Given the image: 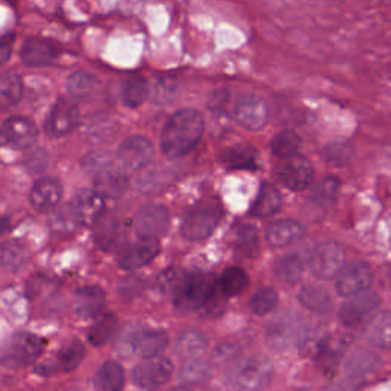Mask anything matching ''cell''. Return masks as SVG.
I'll return each instance as SVG.
<instances>
[{
    "label": "cell",
    "mask_w": 391,
    "mask_h": 391,
    "mask_svg": "<svg viewBox=\"0 0 391 391\" xmlns=\"http://www.w3.org/2000/svg\"><path fill=\"white\" fill-rule=\"evenodd\" d=\"M205 130L204 116L194 109H183L174 114L161 133V150L167 158L176 159L188 155Z\"/></svg>",
    "instance_id": "cell-1"
},
{
    "label": "cell",
    "mask_w": 391,
    "mask_h": 391,
    "mask_svg": "<svg viewBox=\"0 0 391 391\" xmlns=\"http://www.w3.org/2000/svg\"><path fill=\"white\" fill-rule=\"evenodd\" d=\"M273 364L265 355H252L234 364L228 382L234 391H263L270 381Z\"/></svg>",
    "instance_id": "cell-2"
},
{
    "label": "cell",
    "mask_w": 391,
    "mask_h": 391,
    "mask_svg": "<svg viewBox=\"0 0 391 391\" xmlns=\"http://www.w3.org/2000/svg\"><path fill=\"white\" fill-rule=\"evenodd\" d=\"M222 217L220 206L211 201L194 204L183 215L181 233L188 240H204L208 238L217 227Z\"/></svg>",
    "instance_id": "cell-3"
},
{
    "label": "cell",
    "mask_w": 391,
    "mask_h": 391,
    "mask_svg": "<svg viewBox=\"0 0 391 391\" xmlns=\"http://www.w3.org/2000/svg\"><path fill=\"white\" fill-rule=\"evenodd\" d=\"M45 341L33 333H15L0 350V364L8 369H22L33 364L42 355Z\"/></svg>",
    "instance_id": "cell-4"
},
{
    "label": "cell",
    "mask_w": 391,
    "mask_h": 391,
    "mask_svg": "<svg viewBox=\"0 0 391 391\" xmlns=\"http://www.w3.org/2000/svg\"><path fill=\"white\" fill-rule=\"evenodd\" d=\"M214 292V280L210 274L199 273L188 275L182 291L174 297V305L182 312H193L211 301Z\"/></svg>",
    "instance_id": "cell-5"
},
{
    "label": "cell",
    "mask_w": 391,
    "mask_h": 391,
    "mask_svg": "<svg viewBox=\"0 0 391 391\" xmlns=\"http://www.w3.org/2000/svg\"><path fill=\"white\" fill-rule=\"evenodd\" d=\"M174 367L170 359L162 356L144 358L137 367L133 369V382L139 388L147 391H155L159 387L165 385L173 376Z\"/></svg>",
    "instance_id": "cell-6"
},
{
    "label": "cell",
    "mask_w": 391,
    "mask_h": 391,
    "mask_svg": "<svg viewBox=\"0 0 391 391\" xmlns=\"http://www.w3.org/2000/svg\"><path fill=\"white\" fill-rule=\"evenodd\" d=\"M346 254L337 242L318 245L309 257V268L320 280H332L344 268Z\"/></svg>",
    "instance_id": "cell-7"
},
{
    "label": "cell",
    "mask_w": 391,
    "mask_h": 391,
    "mask_svg": "<svg viewBox=\"0 0 391 391\" xmlns=\"http://www.w3.org/2000/svg\"><path fill=\"white\" fill-rule=\"evenodd\" d=\"M300 337V320L291 310L277 314L269 321L266 329V342L275 352L291 348Z\"/></svg>",
    "instance_id": "cell-8"
},
{
    "label": "cell",
    "mask_w": 391,
    "mask_h": 391,
    "mask_svg": "<svg viewBox=\"0 0 391 391\" xmlns=\"http://www.w3.org/2000/svg\"><path fill=\"white\" fill-rule=\"evenodd\" d=\"M38 129L33 119L25 116H11L0 125V144L15 150H26L36 144Z\"/></svg>",
    "instance_id": "cell-9"
},
{
    "label": "cell",
    "mask_w": 391,
    "mask_h": 391,
    "mask_svg": "<svg viewBox=\"0 0 391 391\" xmlns=\"http://www.w3.org/2000/svg\"><path fill=\"white\" fill-rule=\"evenodd\" d=\"M133 227L138 237L158 238L167 233L170 227V213L162 205L148 204L144 205L135 214Z\"/></svg>",
    "instance_id": "cell-10"
},
{
    "label": "cell",
    "mask_w": 391,
    "mask_h": 391,
    "mask_svg": "<svg viewBox=\"0 0 391 391\" xmlns=\"http://www.w3.org/2000/svg\"><path fill=\"white\" fill-rule=\"evenodd\" d=\"M381 305V297L376 292L362 291L350 295L348 300L339 309V320L347 327H356L370 318Z\"/></svg>",
    "instance_id": "cell-11"
},
{
    "label": "cell",
    "mask_w": 391,
    "mask_h": 391,
    "mask_svg": "<svg viewBox=\"0 0 391 391\" xmlns=\"http://www.w3.org/2000/svg\"><path fill=\"white\" fill-rule=\"evenodd\" d=\"M79 124V110L74 100L61 98L52 106L46 118L45 130L52 138H61Z\"/></svg>",
    "instance_id": "cell-12"
},
{
    "label": "cell",
    "mask_w": 391,
    "mask_h": 391,
    "mask_svg": "<svg viewBox=\"0 0 391 391\" xmlns=\"http://www.w3.org/2000/svg\"><path fill=\"white\" fill-rule=\"evenodd\" d=\"M236 121L248 130H260L269 119V107L259 95H243L234 105Z\"/></svg>",
    "instance_id": "cell-13"
},
{
    "label": "cell",
    "mask_w": 391,
    "mask_h": 391,
    "mask_svg": "<svg viewBox=\"0 0 391 391\" xmlns=\"http://www.w3.org/2000/svg\"><path fill=\"white\" fill-rule=\"evenodd\" d=\"M161 251V245L156 238L138 237L135 242L124 245L118 252L119 266L127 270H135L148 265Z\"/></svg>",
    "instance_id": "cell-14"
},
{
    "label": "cell",
    "mask_w": 391,
    "mask_h": 391,
    "mask_svg": "<svg viewBox=\"0 0 391 391\" xmlns=\"http://www.w3.org/2000/svg\"><path fill=\"white\" fill-rule=\"evenodd\" d=\"M277 178L286 188L293 191L306 190L314 179V167L306 158L295 155L283 159L277 169Z\"/></svg>",
    "instance_id": "cell-15"
},
{
    "label": "cell",
    "mask_w": 391,
    "mask_h": 391,
    "mask_svg": "<svg viewBox=\"0 0 391 391\" xmlns=\"http://www.w3.org/2000/svg\"><path fill=\"white\" fill-rule=\"evenodd\" d=\"M155 155L151 141L141 135L127 138L118 148V159L127 170L138 171L150 164Z\"/></svg>",
    "instance_id": "cell-16"
},
{
    "label": "cell",
    "mask_w": 391,
    "mask_h": 391,
    "mask_svg": "<svg viewBox=\"0 0 391 391\" xmlns=\"http://www.w3.org/2000/svg\"><path fill=\"white\" fill-rule=\"evenodd\" d=\"M69 210L78 225H95L105 213V199L95 190H82L72 199Z\"/></svg>",
    "instance_id": "cell-17"
},
{
    "label": "cell",
    "mask_w": 391,
    "mask_h": 391,
    "mask_svg": "<svg viewBox=\"0 0 391 391\" xmlns=\"http://www.w3.org/2000/svg\"><path fill=\"white\" fill-rule=\"evenodd\" d=\"M337 277V284H335L337 292L341 297H350V295L367 291V287L371 284L373 273L367 263L353 261L342 268Z\"/></svg>",
    "instance_id": "cell-18"
},
{
    "label": "cell",
    "mask_w": 391,
    "mask_h": 391,
    "mask_svg": "<svg viewBox=\"0 0 391 391\" xmlns=\"http://www.w3.org/2000/svg\"><path fill=\"white\" fill-rule=\"evenodd\" d=\"M60 57V47L52 40L31 37L22 46L20 59L23 65L31 68H46L54 65Z\"/></svg>",
    "instance_id": "cell-19"
},
{
    "label": "cell",
    "mask_w": 391,
    "mask_h": 391,
    "mask_svg": "<svg viewBox=\"0 0 391 391\" xmlns=\"http://www.w3.org/2000/svg\"><path fill=\"white\" fill-rule=\"evenodd\" d=\"M63 197L61 183L54 178L38 179L31 190L29 201L37 211H51Z\"/></svg>",
    "instance_id": "cell-20"
},
{
    "label": "cell",
    "mask_w": 391,
    "mask_h": 391,
    "mask_svg": "<svg viewBox=\"0 0 391 391\" xmlns=\"http://www.w3.org/2000/svg\"><path fill=\"white\" fill-rule=\"evenodd\" d=\"M95 191L105 199H119L125 194L129 188V179L125 173L118 169L116 165H112L101 173L95 174Z\"/></svg>",
    "instance_id": "cell-21"
},
{
    "label": "cell",
    "mask_w": 391,
    "mask_h": 391,
    "mask_svg": "<svg viewBox=\"0 0 391 391\" xmlns=\"http://www.w3.org/2000/svg\"><path fill=\"white\" fill-rule=\"evenodd\" d=\"M169 346V337L164 330L147 329L142 324L138 325L137 337H135L133 353L139 358H151L158 356L164 352L165 347Z\"/></svg>",
    "instance_id": "cell-22"
},
{
    "label": "cell",
    "mask_w": 391,
    "mask_h": 391,
    "mask_svg": "<svg viewBox=\"0 0 391 391\" xmlns=\"http://www.w3.org/2000/svg\"><path fill=\"white\" fill-rule=\"evenodd\" d=\"M75 310L79 316L92 318L100 315L106 305V293L98 286H86L75 292Z\"/></svg>",
    "instance_id": "cell-23"
},
{
    "label": "cell",
    "mask_w": 391,
    "mask_h": 391,
    "mask_svg": "<svg viewBox=\"0 0 391 391\" xmlns=\"http://www.w3.org/2000/svg\"><path fill=\"white\" fill-rule=\"evenodd\" d=\"M302 234H305V227L292 219H283L270 223L266 231L268 242L273 246H280V248L297 242Z\"/></svg>",
    "instance_id": "cell-24"
},
{
    "label": "cell",
    "mask_w": 391,
    "mask_h": 391,
    "mask_svg": "<svg viewBox=\"0 0 391 391\" xmlns=\"http://www.w3.org/2000/svg\"><path fill=\"white\" fill-rule=\"evenodd\" d=\"M208 348V338L206 335L201 330L196 329H188L182 332L176 342H174V353L181 359H193L199 358L205 350Z\"/></svg>",
    "instance_id": "cell-25"
},
{
    "label": "cell",
    "mask_w": 391,
    "mask_h": 391,
    "mask_svg": "<svg viewBox=\"0 0 391 391\" xmlns=\"http://www.w3.org/2000/svg\"><path fill=\"white\" fill-rule=\"evenodd\" d=\"M116 123L107 116H92L82 127V137L89 144H105L115 137Z\"/></svg>",
    "instance_id": "cell-26"
},
{
    "label": "cell",
    "mask_w": 391,
    "mask_h": 391,
    "mask_svg": "<svg viewBox=\"0 0 391 391\" xmlns=\"http://www.w3.org/2000/svg\"><path fill=\"white\" fill-rule=\"evenodd\" d=\"M298 301L306 309L312 310L315 314H329L332 310V297L324 287L316 284L302 286L298 292Z\"/></svg>",
    "instance_id": "cell-27"
},
{
    "label": "cell",
    "mask_w": 391,
    "mask_h": 391,
    "mask_svg": "<svg viewBox=\"0 0 391 391\" xmlns=\"http://www.w3.org/2000/svg\"><path fill=\"white\" fill-rule=\"evenodd\" d=\"M282 206V196L278 193V190L269 183H263L257 197H255L254 205L251 208L252 215L255 217H270L274 215Z\"/></svg>",
    "instance_id": "cell-28"
},
{
    "label": "cell",
    "mask_w": 391,
    "mask_h": 391,
    "mask_svg": "<svg viewBox=\"0 0 391 391\" xmlns=\"http://www.w3.org/2000/svg\"><path fill=\"white\" fill-rule=\"evenodd\" d=\"M274 273L277 280L284 284H295L305 273V259L298 254H287L275 261Z\"/></svg>",
    "instance_id": "cell-29"
},
{
    "label": "cell",
    "mask_w": 391,
    "mask_h": 391,
    "mask_svg": "<svg viewBox=\"0 0 391 391\" xmlns=\"http://www.w3.org/2000/svg\"><path fill=\"white\" fill-rule=\"evenodd\" d=\"M124 370L118 362H105L95 373V391H121Z\"/></svg>",
    "instance_id": "cell-30"
},
{
    "label": "cell",
    "mask_w": 391,
    "mask_h": 391,
    "mask_svg": "<svg viewBox=\"0 0 391 391\" xmlns=\"http://www.w3.org/2000/svg\"><path fill=\"white\" fill-rule=\"evenodd\" d=\"M148 98V83L141 75H132L124 79L121 87V100L124 106L137 109L142 106Z\"/></svg>",
    "instance_id": "cell-31"
},
{
    "label": "cell",
    "mask_w": 391,
    "mask_h": 391,
    "mask_svg": "<svg viewBox=\"0 0 391 391\" xmlns=\"http://www.w3.org/2000/svg\"><path fill=\"white\" fill-rule=\"evenodd\" d=\"M188 274L181 268H169L159 274L156 280V291L164 297H176L185 286Z\"/></svg>",
    "instance_id": "cell-32"
},
{
    "label": "cell",
    "mask_w": 391,
    "mask_h": 391,
    "mask_svg": "<svg viewBox=\"0 0 391 391\" xmlns=\"http://www.w3.org/2000/svg\"><path fill=\"white\" fill-rule=\"evenodd\" d=\"M223 162L229 169L254 170L259 167V151L250 146H237L227 150V153L223 155Z\"/></svg>",
    "instance_id": "cell-33"
},
{
    "label": "cell",
    "mask_w": 391,
    "mask_h": 391,
    "mask_svg": "<svg viewBox=\"0 0 391 391\" xmlns=\"http://www.w3.org/2000/svg\"><path fill=\"white\" fill-rule=\"evenodd\" d=\"M23 95V82L14 72L0 74V107L8 109L17 105Z\"/></svg>",
    "instance_id": "cell-34"
},
{
    "label": "cell",
    "mask_w": 391,
    "mask_h": 391,
    "mask_svg": "<svg viewBox=\"0 0 391 391\" xmlns=\"http://www.w3.org/2000/svg\"><path fill=\"white\" fill-rule=\"evenodd\" d=\"M116 324H118V320H116L115 314L109 312V314L98 315L97 321L91 325L89 333H87L89 341L93 346H105L109 339L114 338Z\"/></svg>",
    "instance_id": "cell-35"
},
{
    "label": "cell",
    "mask_w": 391,
    "mask_h": 391,
    "mask_svg": "<svg viewBox=\"0 0 391 391\" xmlns=\"http://www.w3.org/2000/svg\"><path fill=\"white\" fill-rule=\"evenodd\" d=\"M211 374V365L204 361V359L193 358L187 359V362L181 367L178 379L181 384L185 385H193L204 382L210 378Z\"/></svg>",
    "instance_id": "cell-36"
},
{
    "label": "cell",
    "mask_w": 391,
    "mask_h": 391,
    "mask_svg": "<svg viewBox=\"0 0 391 391\" xmlns=\"http://www.w3.org/2000/svg\"><path fill=\"white\" fill-rule=\"evenodd\" d=\"M95 87H97V78L84 70L74 72L66 82V89L72 100H86L91 97Z\"/></svg>",
    "instance_id": "cell-37"
},
{
    "label": "cell",
    "mask_w": 391,
    "mask_h": 391,
    "mask_svg": "<svg viewBox=\"0 0 391 391\" xmlns=\"http://www.w3.org/2000/svg\"><path fill=\"white\" fill-rule=\"evenodd\" d=\"M301 147V139L295 132L284 130L277 133L274 139L270 141V151L278 159H287L295 155H298V150Z\"/></svg>",
    "instance_id": "cell-38"
},
{
    "label": "cell",
    "mask_w": 391,
    "mask_h": 391,
    "mask_svg": "<svg viewBox=\"0 0 391 391\" xmlns=\"http://www.w3.org/2000/svg\"><path fill=\"white\" fill-rule=\"evenodd\" d=\"M84 355H86V348L83 346V342L78 339H70L60 348L57 356L59 367L63 371L75 370L77 367L82 364Z\"/></svg>",
    "instance_id": "cell-39"
},
{
    "label": "cell",
    "mask_w": 391,
    "mask_h": 391,
    "mask_svg": "<svg viewBox=\"0 0 391 391\" xmlns=\"http://www.w3.org/2000/svg\"><path fill=\"white\" fill-rule=\"evenodd\" d=\"M379 361L381 359L371 352H356L346 361L344 373L352 374L356 378H362L365 373L376 370Z\"/></svg>",
    "instance_id": "cell-40"
},
{
    "label": "cell",
    "mask_w": 391,
    "mask_h": 391,
    "mask_svg": "<svg viewBox=\"0 0 391 391\" xmlns=\"http://www.w3.org/2000/svg\"><path fill=\"white\" fill-rule=\"evenodd\" d=\"M246 286H248V275H246L242 268H228L225 273L222 274L220 287L223 293L228 295V297L240 295L246 289Z\"/></svg>",
    "instance_id": "cell-41"
},
{
    "label": "cell",
    "mask_w": 391,
    "mask_h": 391,
    "mask_svg": "<svg viewBox=\"0 0 391 391\" xmlns=\"http://www.w3.org/2000/svg\"><path fill=\"white\" fill-rule=\"evenodd\" d=\"M390 314L384 312L378 315L371 321L369 330H367V339H369L373 346H378L381 348L390 347Z\"/></svg>",
    "instance_id": "cell-42"
},
{
    "label": "cell",
    "mask_w": 391,
    "mask_h": 391,
    "mask_svg": "<svg viewBox=\"0 0 391 391\" xmlns=\"http://www.w3.org/2000/svg\"><path fill=\"white\" fill-rule=\"evenodd\" d=\"M355 150L352 147V144H348L347 141H335L327 144L325 148L323 150V156L325 159L327 164H330L333 167H342L347 162H350V159L353 158Z\"/></svg>",
    "instance_id": "cell-43"
},
{
    "label": "cell",
    "mask_w": 391,
    "mask_h": 391,
    "mask_svg": "<svg viewBox=\"0 0 391 391\" xmlns=\"http://www.w3.org/2000/svg\"><path fill=\"white\" fill-rule=\"evenodd\" d=\"M169 174L161 170H151L142 173L137 181V188L142 194H158L169 185Z\"/></svg>",
    "instance_id": "cell-44"
},
{
    "label": "cell",
    "mask_w": 391,
    "mask_h": 391,
    "mask_svg": "<svg viewBox=\"0 0 391 391\" xmlns=\"http://www.w3.org/2000/svg\"><path fill=\"white\" fill-rule=\"evenodd\" d=\"M278 305V293L270 287H263L257 291L250 301V307L255 315H268Z\"/></svg>",
    "instance_id": "cell-45"
},
{
    "label": "cell",
    "mask_w": 391,
    "mask_h": 391,
    "mask_svg": "<svg viewBox=\"0 0 391 391\" xmlns=\"http://www.w3.org/2000/svg\"><path fill=\"white\" fill-rule=\"evenodd\" d=\"M259 248V233L252 225H242L236 233V250L245 257H251Z\"/></svg>",
    "instance_id": "cell-46"
},
{
    "label": "cell",
    "mask_w": 391,
    "mask_h": 391,
    "mask_svg": "<svg viewBox=\"0 0 391 391\" xmlns=\"http://www.w3.org/2000/svg\"><path fill=\"white\" fill-rule=\"evenodd\" d=\"M339 188H341L339 179L333 178V176L324 178L315 187V190L312 191V196H310V199H312V201L316 205H329L330 202H333V199L337 197Z\"/></svg>",
    "instance_id": "cell-47"
},
{
    "label": "cell",
    "mask_w": 391,
    "mask_h": 391,
    "mask_svg": "<svg viewBox=\"0 0 391 391\" xmlns=\"http://www.w3.org/2000/svg\"><path fill=\"white\" fill-rule=\"evenodd\" d=\"M82 165L86 173H89V174H92V176H95V174L101 173L102 170H106V169H109V167L115 165V164H114V159H112V156L109 155V151L95 150L83 158Z\"/></svg>",
    "instance_id": "cell-48"
},
{
    "label": "cell",
    "mask_w": 391,
    "mask_h": 391,
    "mask_svg": "<svg viewBox=\"0 0 391 391\" xmlns=\"http://www.w3.org/2000/svg\"><path fill=\"white\" fill-rule=\"evenodd\" d=\"M144 287H146V282H144L142 277L129 275L119 282L118 292H119V295H121V298L129 301V300H133L135 297H138Z\"/></svg>",
    "instance_id": "cell-49"
},
{
    "label": "cell",
    "mask_w": 391,
    "mask_h": 391,
    "mask_svg": "<svg viewBox=\"0 0 391 391\" xmlns=\"http://www.w3.org/2000/svg\"><path fill=\"white\" fill-rule=\"evenodd\" d=\"M116 236H118V225L114 219L102 220L100 223V227L97 228V234H95V237H97V245H100L102 250L110 248V246L115 243Z\"/></svg>",
    "instance_id": "cell-50"
},
{
    "label": "cell",
    "mask_w": 391,
    "mask_h": 391,
    "mask_svg": "<svg viewBox=\"0 0 391 391\" xmlns=\"http://www.w3.org/2000/svg\"><path fill=\"white\" fill-rule=\"evenodd\" d=\"M22 261L23 251L17 243L8 242L0 246V263H2L5 268L15 269L19 268V265H22Z\"/></svg>",
    "instance_id": "cell-51"
},
{
    "label": "cell",
    "mask_w": 391,
    "mask_h": 391,
    "mask_svg": "<svg viewBox=\"0 0 391 391\" xmlns=\"http://www.w3.org/2000/svg\"><path fill=\"white\" fill-rule=\"evenodd\" d=\"M51 225L54 229L61 231V233H68V231L75 229L78 223L75 222L74 215H72L69 206H66V208L57 210L51 215Z\"/></svg>",
    "instance_id": "cell-52"
},
{
    "label": "cell",
    "mask_w": 391,
    "mask_h": 391,
    "mask_svg": "<svg viewBox=\"0 0 391 391\" xmlns=\"http://www.w3.org/2000/svg\"><path fill=\"white\" fill-rule=\"evenodd\" d=\"M47 153L42 148H36L25 158V165L29 173H42L47 165Z\"/></svg>",
    "instance_id": "cell-53"
},
{
    "label": "cell",
    "mask_w": 391,
    "mask_h": 391,
    "mask_svg": "<svg viewBox=\"0 0 391 391\" xmlns=\"http://www.w3.org/2000/svg\"><path fill=\"white\" fill-rule=\"evenodd\" d=\"M362 384V378L352 376V374H344L337 382L327 387L324 391H358Z\"/></svg>",
    "instance_id": "cell-54"
},
{
    "label": "cell",
    "mask_w": 391,
    "mask_h": 391,
    "mask_svg": "<svg viewBox=\"0 0 391 391\" xmlns=\"http://www.w3.org/2000/svg\"><path fill=\"white\" fill-rule=\"evenodd\" d=\"M237 355H238V347L233 344V342H227V344H222L214 350V359L219 362L234 361Z\"/></svg>",
    "instance_id": "cell-55"
},
{
    "label": "cell",
    "mask_w": 391,
    "mask_h": 391,
    "mask_svg": "<svg viewBox=\"0 0 391 391\" xmlns=\"http://www.w3.org/2000/svg\"><path fill=\"white\" fill-rule=\"evenodd\" d=\"M13 45H14L13 34L0 38V68H2L8 60H10L11 54H13Z\"/></svg>",
    "instance_id": "cell-56"
},
{
    "label": "cell",
    "mask_w": 391,
    "mask_h": 391,
    "mask_svg": "<svg viewBox=\"0 0 391 391\" xmlns=\"http://www.w3.org/2000/svg\"><path fill=\"white\" fill-rule=\"evenodd\" d=\"M8 229H10V220L5 215H0V236L5 234Z\"/></svg>",
    "instance_id": "cell-57"
},
{
    "label": "cell",
    "mask_w": 391,
    "mask_h": 391,
    "mask_svg": "<svg viewBox=\"0 0 391 391\" xmlns=\"http://www.w3.org/2000/svg\"><path fill=\"white\" fill-rule=\"evenodd\" d=\"M170 391H193V390H191L190 387H183V385H181V387H176V388H171Z\"/></svg>",
    "instance_id": "cell-58"
},
{
    "label": "cell",
    "mask_w": 391,
    "mask_h": 391,
    "mask_svg": "<svg viewBox=\"0 0 391 391\" xmlns=\"http://www.w3.org/2000/svg\"><path fill=\"white\" fill-rule=\"evenodd\" d=\"M5 2H8V3H11V5H15V2H17V0H5Z\"/></svg>",
    "instance_id": "cell-59"
},
{
    "label": "cell",
    "mask_w": 391,
    "mask_h": 391,
    "mask_svg": "<svg viewBox=\"0 0 391 391\" xmlns=\"http://www.w3.org/2000/svg\"><path fill=\"white\" fill-rule=\"evenodd\" d=\"M214 391H220V390H214Z\"/></svg>",
    "instance_id": "cell-60"
}]
</instances>
